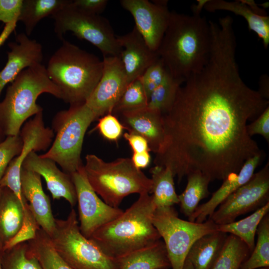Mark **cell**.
<instances>
[{"mask_svg":"<svg viewBox=\"0 0 269 269\" xmlns=\"http://www.w3.org/2000/svg\"><path fill=\"white\" fill-rule=\"evenodd\" d=\"M101 78L85 103L96 120L112 114L130 83L120 56H104Z\"/></svg>","mask_w":269,"mask_h":269,"instance_id":"14","label":"cell"},{"mask_svg":"<svg viewBox=\"0 0 269 269\" xmlns=\"http://www.w3.org/2000/svg\"><path fill=\"white\" fill-rule=\"evenodd\" d=\"M155 209L149 193L141 194L120 216L100 228L89 239L116 260L147 247L161 239L153 224Z\"/></svg>","mask_w":269,"mask_h":269,"instance_id":"3","label":"cell"},{"mask_svg":"<svg viewBox=\"0 0 269 269\" xmlns=\"http://www.w3.org/2000/svg\"><path fill=\"white\" fill-rule=\"evenodd\" d=\"M117 260L118 269H168L171 268L165 245L160 239Z\"/></svg>","mask_w":269,"mask_h":269,"instance_id":"24","label":"cell"},{"mask_svg":"<svg viewBox=\"0 0 269 269\" xmlns=\"http://www.w3.org/2000/svg\"><path fill=\"white\" fill-rule=\"evenodd\" d=\"M25 207L11 190L2 187L0 199V242L3 247L21 227Z\"/></svg>","mask_w":269,"mask_h":269,"instance_id":"23","label":"cell"},{"mask_svg":"<svg viewBox=\"0 0 269 269\" xmlns=\"http://www.w3.org/2000/svg\"><path fill=\"white\" fill-rule=\"evenodd\" d=\"M124 137L131 146L133 152H142L150 151L147 141L143 136L134 133H124Z\"/></svg>","mask_w":269,"mask_h":269,"instance_id":"43","label":"cell"},{"mask_svg":"<svg viewBox=\"0 0 269 269\" xmlns=\"http://www.w3.org/2000/svg\"><path fill=\"white\" fill-rule=\"evenodd\" d=\"M23 0H0V21L14 28L18 21Z\"/></svg>","mask_w":269,"mask_h":269,"instance_id":"40","label":"cell"},{"mask_svg":"<svg viewBox=\"0 0 269 269\" xmlns=\"http://www.w3.org/2000/svg\"><path fill=\"white\" fill-rule=\"evenodd\" d=\"M184 191L178 195L181 212L188 218L194 213L201 200L209 195L210 179L199 171L189 173Z\"/></svg>","mask_w":269,"mask_h":269,"instance_id":"29","label":"cell"},{"mask_svg":"<svg viewBox=\"0 0 269 269\" xmlns=\"http://www.w3.org/2000/svg\"><path fill=\"white\" fill-rule=\"evenodd\" d=\"M236 46L233 35L213 34L208 62L185 80L162 114L164 139L154 163L168 167L178 183L195 171L224 180L263 151L248 134L247 122L269 101L244 82Z\"/></svg>","mask_w":269,"mask_h":269,"instance_id":"1","label":"cell"},{"mask_svg":"<svg viewBox=\"0 0 269 269\" xmlns=\"http://www.w3.org/2000/svg\"><path fill=\"white\" fill-rule=\"evenodd\" d=\"M45 93L61 99L59 88L50 79L44 65L38 64L21 71L0 102V132L5 137L19 134L24 122L43 111L36 100Z\"/></svg>","mask_w":269,"mask_h":269,"instance_id":"5","label":"cell"},{"mask_svg":"<svg viewBox=\"0 0 269 269\" xmlns=\"http://www.w3.org/2000/svg\"><path fill=\"white\" fill-rule=\"evenodd\" d=\"M27 242L3 251L2 269H42L38 260L27 251Z\"/></svg>","mask_w":269,"mask_h":269,"instance_id":"34","label":"cell"},{"mask_svg":"<svg viewBox=\"0 0 269 269\" xmlns=\"http://www.w3.org/2000/svg\"><path fill=\"white\" fill-rule=\"evenodd\" d=\"M22 167L43 177L54 200L63 198L72 207L76 205V193L71 175L60 170L55 161L42 157L33 151L25 158Z\"/></svg>","mask_w":269,"mask_h":269,"instance_id":"17","label":"cell"},{"mask_svg":"<svg viewBox=\"0 0 269 269\" xmlns=\"http://www.w3.org/2000/svg\"><path fill=\"white\" fill-rule=\"evenodd\" d=\"M148 98L139 78L132 81L114 107L112 114L137 110L147 106Z\"/></svg>","mask_w":269,"mask_h":269,"instance_id":"35","label":"cell"},{"mask_svg":"<svg viewBox=\"0 0 269 269\" xmlns=\"http://www.w3.org/2000/svg\"><path fill=\"white\" fill-rule=\"evenodd\" d=\"M269 212V202L242 220L218 225V231L239 238L252 252L255 246V235L258 226Z\"/></svg>","mask_w":269,"mask_h":269,"instance_id":"30","label":"cell"},{"mask_svg":"<svg viewBox=\"0 0 269 269\" xmlns=\"http://www.w3.org/2000/svg\"><path fill=\"white\" fill-rule=\"evenodd\" d=\"M151 174V193L156 208L173 206L179 203L176 192L174 176L166 167L155 165L150 170Z\"/></svg>","mask_w":269,"mask_h":269,"instance_id":"26","label":"cell"},{"mask_svg":"<svg viewBox=\"0 0 269 269\" xmlns=\"http://www.w3.org/2000/svg\"><path fill=\"white\" fill-rule=\"evenodd\" d=\"M42 111L36 114L20 130L19 134L23 142L21 152L10 161L0 179V187L11 190L24 207L27 202L22 195L20 187L23 162L30 152L47 149L54 136L53 130L44 126Z\"/></svg>","mask_w":269,"mask_h":269,"instance_id":"13","label":"cell"},{"mask_svg":"<svg viewBox=\"0 0 269 269\" xmlns=\"http://www.w3.org/2000/svg\"><path fill=\"white\" fill-rule=\"evenodd\" d=\"M264 156L265 153L262 151L249 158L238 173L232 174L224 179L220 187L213 193L211 198L198 206L188 218V221L202 223L207 220L225 199L251 179Z\"/></svg>","mask_w":269,"mask_h":269,"instance_id":"21","label":"cell"},{"mask_svg":"<svg viewBox=\"0 0 269 269\" xmlns=\"http://www.w3.org/2000/svg\"><path fill=\"white\" fill-rule=\"evenodd\" d=\"M97 128L104 138L111 141H117L125 130L119 120L112 114L102 116L99 120Z\"/></svg>","mask_w":269,"mask_h":269,"instance_id":"39","label":"cell"},{"mask_svg":"<svg viewBox=\"0 0 269 269\" xmlns=\"http://www.w3.org/2000/svg\"><path fill=\"white\" fill-rule=\"evenodd\" d=\"M169 74L159 58L145 70L139 79L148 100L152 91L163 83Z\"/></svg>","mask_w":269,"mask_h":269,"instance_id":"36","label":"cell"},{"mask_svg":"<svg viewBox=\"0 0 269 269\" xmlns=\"http://www.w3.org/2000/svg\"><path fill=\"white\" fill-rule=\"evenodd\" d=\"M122 50L120 54L129 82L140 77L145 70L158 59L135 26L131 31L117 36Z\"/></svg>","mask_w":269,"mask_h":269,"instance_id":"18","label":"cell"},{"mask_svg":"<svg viewBox=\"0 0 269 269\" xmlns=\"http://www.w3.org/2000/svg\"><path fill=\"white\" fill-rule=\"evenodd\" d=\"M96 117L85 103L70 105L54 117L55 139L49 150L40 155L57 163L63 171L71 175L83 164L81 153L85 133Z\"/></svg>","mask_w":269,"mask_h":269,"instance_id":"7","label":"cell"},{"mask_svg":"<svg viewBox=\"0 0 269 269\" xmlns=\"http://www.w3.org/2000/svg\"><path fill=\"white\" fill-rule=\"evenodd\" d=\"M85 171L95 192L108 205L119 208L127 196L149 193L151 180L133 164L131 158L106 162L93 154L85 157Z\"/></svg>","mask_w":269,"mask_h":269,"instance_id":"6","label":"cell"},{"mask_svg":"<svg viewBox=\"0 0 269 269\" xmlns=\"http://www.w3.org/2000/svg\"><path fill=\"white\" fill-rule=\"evenodd\" d=\"M259 269H269V267H264V268H259Z\"/></svg>","mask_w":269,"mask_h":269,"instance_id":"50","label":"cell"},{"mask_svg":"<svg viewBox=\"0 0 269 269\" xmlns=\"http://www.w3.org/2000/svg\"><path fill=\"white\" fill-rule=\"evenodd\" d=\"M49 237L56 252L73 269H118L117 260L107 256L81 233L74 209L66 219H55Z\"/></svg>","mask_w":269,"mask_h":269,"instance_id":"8","label":"cell"},{"mask_svg":"<svg viewBox=\"0 0 269 269\" xmlns=\"http://www.w3.org/2000/svg\"><path fill=\"white\" fill-rule=\"evenodd\" d=\"M203 8L209 12L226 10L244 17L249 29L255 32L261 38L265 48L269 45V17L263 14L254 1L224 0H206ZM264 13V12H263Z\"/></svg>","mask_w":269,"mask_h":269,"instance_id":"22","label":"cell"},{"mask_svg":"<svg viewBox=\"0 0 269 269\" xmlns=\"http://www.w3.org/2000/svg\"><path fill=\"white\" fill-rule=\"evenodd\" d=\"M46 67L52 81L59 88L61 99L70 105L86 102L99 82L103 60L75 44L62 39Z\"/></svg>","mask_w":269,"mask_h":269,"instance_id":"4","label":"cell"},{"mask_svg":"<svg viewBox=\"0 0 269 269\" xmlns=\"http://www.w3.org/2000/svg\"><path fill=\"white\" fill-rule=\"evenodd\" d=\"M258 91L264 98L269 100V78L267 75L263 76V77L260 79V88Z\"/></svg>","mask_w":269,"mask_h":269,"instance_id":"45","label":"cell"},{"mask_svg":"<svg viewBox=\"0 0 269 269\" xmlns=\"http://www.w3.org/2000/svg\"><path fill=\"white\" fill-rule=\"evenodd\" d=\"M131 159L134 165L137 168L140 169L148 166L150 162L151 156L149 151L133 152Z\"/></svg>","mask_w":269,"mask_h":269,"instance_id":"44","label":"cell"},{"mask_svg":"<svg viewBox=\"0 0 269 269\" xmlns=\"http://www.w3.org/2000/svg\"><path fill=\"white\" fill-rule=\"evenodd\" d=\"M153 224L163 240L171 269H183L195 242L202 236L218 231V225L211 219L196 223L179 218L173 206L156 208Z\"/></svg>","mask_w":269,"mask_h":269,"instance_id":"9","label":"cell"},{"mask_svg":"<svg viewBox=\"0 0 269 269\" xmlns=\"http://www.w3.org/2000/svg\"><path fill=\"white\" fill-rule=\"evenodd\" d=\"M247 131L250 136L261 135L269 143V106L254 122L247 125Z\"/></svg>","mask_w":269,"mask_h":269,"instance_id":"41","label":"cell"},{"mask_svg":"<svg viewBox=\"0 0 269 269\" xmlns=\"http://www.w3.org/2000/svg\"><path fill=\"white\" fill-rule=\"evenodd\" d=\"M227 234L217 231L201 237L192 245L186 257L194 269H212Z\"/></svg>","mask_w":269,"mask_h":269,"instance_id":"25","label":"cell"},{"mask_svg":"<svg viewBox=\"0 0 269 269\" xmlns=\"http://www.w3.org/2000/svg\"><path fill=\"white\" fill-rule=\"evenodd\" d=\"M5 138V136L0 132V142H1Z\"/></svg>","mask_w":269,"mask_h":269,"instance_id":"48","label":"cell"},{"mask_svg":"<svg viewBox=\"0 0 269 269\" xmlns=\"http://www.w3.org/2000/svg\"><path fill=\"white\" fill-rule=\"evenodd\" d=\"M7 61L0 71V96L8 83H11L23 70L42 64L43 58L42 46L25 33L18 34L15 41L8 44Z\"/></svg>","mask_w":269,"mask_h":269,"instance_id":"16","label":"cell"},{"mask_svg":"<svg viewBox=\"0 0 269 269\" xmlns=\"http://www.w3.org/2000/svg\"><path fill=\"white\" fill-rule=\"evenodd\" d=\"M39 228L27 204L24 210V219L21 227L13 238L4 245L3 251L32 240L35 237L37 230Z\"/></svg>","mask_w":269,"mask_h":269,"instance_id":"37","label":"cell"},{"mask_svg":"<svg viewBox=\"0 0 269 269\" xmlns=\"http://www.w3.org/2000/svg\"><path fill=\"white\" fill-rule=\"evenodd\" d=\"M251 253L245 243L229 234L212 269H240Z\"/></svg>","mask_w":269,"mask_h":269,"instance_id":"31","label":"cell"},{"mask_svg":"<svg viewBox=\"0 0 269 269\" xmlns=\"http://www.w3.org/2000/svg\"><path fill=\"white\" fill-rule=\"evenodd\" d=\"M75 186L78 206L79 229L90 238L101 227L120 216L123 210L101 199L90 184L82 164L70 175Z\"/></svg>","mask_w":269,"mask_h":269,"instance_id":"12","label":"cell"},{"mask_svg":"<svg viewBox=\"0 0 269 269\" xmlns=\"http://www.w3.org/2000/svg\"><path fill=\"white\" fill-rule=\"evenodd\" d=\"M120 2L133 16L134 26L148 47L156 52L170 18L167 1L121 0Z\"/></svg>","mask_w":269,"mask_h":269,"instance_id":"15","label":"cell"},{"mask_svg":"<svg viewBox=\"0 0 269 269\" xmlns=\"http://www.w3.org/2000/svg\"><path fill=\"white\" fill-rule=\"evenodd\" d=\"M108 1L107 0H73L71 4L75 8L85 12L99 15L106 8Z\"/></svg>","mask_w":269,"mask_h":269,"instance_id":"42","label":"cell"},{"mask_svg":"<svg viewBox=\"0 0 269 269\" xmlns=\"http://www.w3.org/2000/svg\"><path fill=\"white\" fill-rule=\"evenodd\" d=\"M1 193H2V187H1L0 186V197H1Z\"/></svg>","mask_w":269,"mask_h":269,"instance_id":"49","label":"cell"},{"mask_svg":"<svg viewBox=\"0 0 269 269\" xmlns=\"http://www.w3.org/2000/svg\"><path fill=\"white\" fill-rule=\"evenodd\" d=\"M22 145L19 134L7 136L0 142V179L10 161L21 152Z\"/></svg>","mask_w":269,"mask_h":269,"instance_id":"38","label":"cell"},{"mask_svg":"<svg viewBox=\"0 0 269 269\" xmlns=\"http://www.w3.org/2000/svg\"><path fill=\"white\" fill-rule=\"evenodd\" d=\"M3 246L0 242V269H1V257L3 252Z\"/></svg>","mask_w":269,"mask_h":269,"instance_id":"47","label":"cell"},{"mask_svg":"<svg viewBox=\"0 0 269 269\" xmlns=\"http://www.w3.org/2000/svg\"><path fill=\"white\" fill-rule=\"evenodd\" d=\"M269 202V162L230 194L216 208L211 219L218 225L235 221L242 215L256 210Z\"/></svg>","mask_w":269,"mask_h":269,"instance_id":"11","label":"cell"},{"mask_svg":"<svg viewBox=\"0 0 269 269\" xmlns=\"http://www.w3.org/2000/svg\"><path fill=\"white\" fill-rule=\"evenodd\" d=\"M192 15L171 11L167 28L156 51L169 74L184 81L201 70L208 61L211 32L200 11Z\"/></svg>","mask_w":269,"mask_h":269,"instance_id":"2","label":"cell"},{"mask_svg":"<svg viewBox=\"0 0 269 269\" xmlns=\"http://www.w3.org/2000/svg\"><path fill=\"white\" fill-rule=\"evenodd\" d=\"M257 241L249 257L240 269H256L269 267V215L267 214L259 224Z\"/></svg>","mask_w":269,"mask_h":269,"instance_id":"32","label":"cell"},{"mask_svg":"<svg viewBox=\"0 0 269 269\" xmlns=\"http://www.w3.org/2000/svg\"><path fill=\"white\" fill-rule=\"evenodd\" d=\"M70 0H23L18 21L29 36L37 23L43 18L52 16L67 5Z\"/></svg>","mask_w":269,"mask_h":269,"instance_id":"27","label":"cell"},{"mask_svg":"<svg viewBox=\"0 0 269 269\" xmlns=\"http://www.w3.org/2000/svg\"><path fill=\"white\" fill-rule=\"evenodd\" d=\"M183 269H194L192 265L187 259H186Z\"/></svg>","mask_w":269,"mask_h":269,"instance_id":"46","label":"cell"},{"mask_svg":"<svg viewBox=\"0 0 269 269\" xmlns=\"http://www.w3.org/2000/svg\"><path fill=\"white\" fill-rule=\"evenodd\" d=\"M20 187L22 195L37 223L50 236L55 228V219L52 213L50 200L43 191L41 176L21 167Z\"/></svg>","mask_w":269,"mask_h":269,"instance_id":"19","label":"cell"},{"mask_svg":"<svg viewBox=\"0 0 269 269\" xmlns=\"http://www.w3.org/2000/svg\"><path fill=\"white\" fill-rule=\"evenodd\" d=\"M118 116L120 122L130 133L138 134L147 141L150 151L156 154L164 139L162 114L147 106L123 112Z\"/></svg>","mask_w":269,"mask_h":269,"instance_id":"20","label":"cell"},{"mask_svg":"<svg viewBox=\"0 0 269 269\" xmlns=\"http://www.w3.org/2000/svg\"><path fill=\"white\" fill-rule=\"evenodd\" d=\"M71 2L51 16L57 36L62 40L66 32L71 31L98 48L104 56H119L122 48L107 19L80 10Z\"/></svg>","mask_w":269,"mask_h":269,"instance_id":"10","label":"cell"},{"mask_svg":"<svg viewBox=\"0 0 269 269\" xmlns=\"http://www.w3.org/2000/svg\"><path fill=\"white\" fill-rule=\"evenodd\" d=\"M27 251L39 262L42 269H73L54 248L49 236L39 228L35 237L27 242Z\"/></svg>","mask_w":269,"mask_h":269,"instance_id":"28","label":"cell"},{"mask_svg":"<svg viewBox=\"0 0 269 269\" xmlns=\"http://www.w3.org/2000/svg\"><path fill=\"white\" fill-rule=\"evenodd\" d=\"M184 82L169 74L163 83L150 94L147 107L159 111L162 114L167 112L173 104L178 90Z\"/></svg>","mask_w":269,"mask_h":269,"instance_id":"33","label":"cell"}]
</instances>
